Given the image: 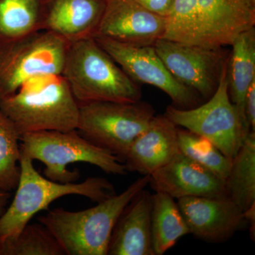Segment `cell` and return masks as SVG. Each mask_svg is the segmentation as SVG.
I'll return each instance as SVG.
<instances>
[{"label": "cell", "mask_w": 255, "mask_h": 255, "mask_svg": "<svg viewBox=\"0 0 255 255\" xmlns=\"http://www.w3.org/2000/svg\"><path fill=\"white\" fill-rule=\"evenodd\" d=\"M163 38L208 48L231 46L255 27L252 0H174Z\"/></svg>", "instance_id": "cell-1"}, {"label": "cell", "mask_w": 255, "mask_h": 255, "mask_svg": "<svg viewBox=\"0 0 255 255\" xmlns=\"http://www.w3.org/2000/svg\"><path fill=\"white\" fill-rule=\"evenodd\" d=\"M142 175L119 194L82 211L55 209L38 218L59 243L66 255H107L116 223L126 206L150 184Z\"/></svg>", "instance_id": "cell-2"}, {"label": "cell", "mask_w": 255, "mask_h": 255, "mask_svg": "<svg viewBox=\"0 0 255 255\" xmlns=\"http://www.w3.org/2000/svg\"><path fill=\"white\" fill-rule=\"evenodd\" d=\"M0 110L20 135L78 129L80 104L61 74L31 79L12 95L0 101Z\"/></svg>", "instance_id": "cell-3"}, {"label": "cell", "mask_w": 255, "mask_h": 255, "mask_svg": "<svg viewBox=\"0 0 255 255\" xmlns=\"http://www.w3.org/2000/svg\"><path fill=\"white\" fill-rule=\"evenodd\" d=\"M61 75L79 104L141 100L138 84L128 76L95 38L70 43Z\"/></svg>", "instance_id": "cell-4"}, {"label": "cell", "mask_w": 255, "mask_h": 255, "mask_svg": "<svg viewBox=\"0 0 255 255\" xmlns=\"http://www.w3.org/2000/svg\"><path fill=\"white\" fill-rule=\"evenodd\" d=\"M14 199L0 216V237L3 241L16 236L35 215L57 199L69 195L85 196L100 202L117 194L105 178L91 177L80 183L55 182L42 176L33 161L21 153L20 175Z\"/></svg>", "instance_id": "cell-5"}, {"label": "cell", "mask_w": 255, "mask_h": 255, "mask_svg": "<svg viewBox=\"0 0 255 255\" xmlns=\"http://www.w3.org/2000/svg\"><path fill=\"white\" fill-rule=\"evenodd\" d=\"M20 148L23 155L44 164L45 177L55 182H77L80 172L67 169L68 164L76 162L93 164L107 174L125 175L128 172L119 157L87 140L77 130L23 134Z\"/></svg>", "instance_id": "cell-6"}, {"label": "cell", "mask_w": 255, "mask_h": 255, "mask_svg": "<svg viewBox=\"0 0 255 255\" xmlns=\"http://www.w3.org/2000/svg\"><path fill=\"white\" fill-rule=\"evenodd\" d=\"M70 45L43 30L0 43V101L32 78L62 74Z\"/></svg>", "instance_id": "cell-7"}, {"label": "cell", "mask_w": 255, "mask_h": 255, "mask_svg": "<svg viewBox=\"0 0 255 255\" xmlns=\"http://www.w3.org/2000/svg\"><path fill=\"white\" fill-rule=\"evenodd\" d=\"M155 116L150 104L142 102H94L80 104L77 130L95 145L123 161L129 147Z\"/></svg>", "instance_id": "cell-8"}, {"label": "cell", "mask_w": 255, "mask_h": 255, "mask_svg": "<svg viewBox=\"0 0 255 255\" xmlns=\"http://www.w3.org/2000/svg\"><path fill=\"white\" fill-rule=\"evenodd\" d=\"M164 115L177 127L209 140L230 159L236 156L248 135L230 97L228 66L206 103L191 109L168 106Z\"/></svg>", "instance_id": "cell-9"}, {"label": "cell", "mask_w": 255, "mask_h": 255, "mask_svg": "<svg viewBox=\"0 0 255 255\" xmlns=\"http://www.w3.org/2000/svg\"><path fill=\"white\" fill-rule=\"evenodd\" d=\"M95 38L132 81L157 87L168 95L178 108H194L199 104L200 95L174 78L153 46L128 44L104 36Z\"/></svg>", "instance_id": "cell-10"}, {"label": "cell", "mask_w": 255, "mask_h": 255, "mask_svg": "<svg viewBox=\"0 0 255 255\" xmlns=\"http://www.w3.org/2000/svg\"><path fill=\"white\" fill-rule=\"evenodd\" d=\"M155 51L178 81L209 99L219 87L227 68L230 53L222 48H208L160 38Z\"/></svg>", "instance_id": "cell-11"}, {"label": "cell", "mask_w": 255, "mask_h": 255, "mask_svg": "<svg viewBox=\"0 0 255 255\" xmlns=\"http://www.w3.org/2000/svg\"><path fill=\"white\" fill-rule=\"evenodd\" d=\"M167 18L134 0H107L97 36L135 45L154 46L163 38Z\"/></svg>", "instance_id": "cell-12"}, {"label": "cell", "mask_w": 255, "mask_h": 255, "mask_svg": "<svg viewBox=\"0 0 255 255\" xmlns=\"http://www.w3.org/2000/svg\"><path fill=\"white\" fill-rule=\"evenodd\" d=\"M177 204L190 234L206 242L227 241L246 222L243 211L228 196L184 197Z\"/></svg>", "instance_id": "cell-13"}, {"label": "cell", "mask_w": 255, "mask_h": 255, "mask_svg": "<svg viewBox=\"0 0 255 255\" xmlns=\"http://www.w3.org/2000/svg\"><path fill=\"white\" fill-rule=\"evenodd\" d=\"M150 177V184L156 192L177 200L191 196H228L226 181L181 152Z\"/></svg>", "instance_id": "cell-14"}, {"label": "cell", "mask_w": 255, "mask_h": 255, "mask_svg": "<svg viewBox=\"0 0 255 255\" xmlns=\"http://www.w3.org/2000/svg\"><path fill=\"white\" fill-rule=\"evenodd\" d=\"M178 127L165 115L155 116L132 142L123 158L129 172L150 175L180 152Z\"/></svg>", "instance_id": "cell-15"}, {"label": "cell", "mask_w": 255, "mask_h": 255, "mask_svg": "<svg viewBox=\"0 0 255 255\" xmlns=\"http://www.w3.org/2000/svg\"><path fill=\"white\" fill-rule=\"evenodd\" d=\"M107 0H44L43 30L70 43L95 38Z\"/></svg>", "instance_id": "cell-16"}, {"label": "cell", "mask_w": 255, "mask_h": 255, "mask_svg": "<svg viewBox=\"0 0 255 255\" xmlns=\"http://www.w3.org/2000/svg\"><path fill=\"white\" fill-rule=\"evenodd\" d=\"M152 194L139 191L114 226L107 255H155L151 232Z\"/></svg>", "instance_id": "cell-17"}, {"label": "cell", "mask_w": 255, "mask_h": 255, "mask_svg": "<svg viewBox=\"0 0 255 255\" xmlns=\"http://www.w3.org/2000/svg\"><path fill=\"white\" fill-rule=\"evenodd\" d=\"M231 46L228 65L230 97L245 132L249 134L251 130L245 115V101L248 89L255 80V28L241 33Z\"/></svg>", "instance_id": "cell-18"}, {"label": "cell", "mask_w": 255, "mask_h": 255, "mask_svg": "<svg viewBox=\"0 0 255 255\" xmlns=\"http://www.w3.org/2000/svg\"><path fill=\"white\" fill-rule=\"evenodd\" d=\"M151 232L155 255H164L181 238L190 234L177 202L168 194H152Z\"/></svg>", "instance_id": "cell-19"}, {"label": "cell", "mask_w": 255, "mask_h": 255, "mask_svg": "<svg viewBox=\"0 0 255 255\" xmlns=\"http://www.w3.org/2000/svg\"><path fill=\"white\" fill-rule=\"evenodd\" d=\"M226 186L228 197L243 212L255 206V132H249L232 159Z\"/></svg>", "instance_id": "cell-20"}, {"label": "cell", "mask_w": 255, "mask_h": 255, "mask_svg": "<svg viewBox=\"0 0 255 255\" xmlns=\"http://www.w3.org/2000/svg\"><path fill=\"white\" fill-rule=\"evenodd\" d=\"M44 0H0V43L43 31Z\"/></svg>", "instance_id": "cell-21"}, {"label": "cell", "mask_w": 255, "mask_h": 255, "mask_svg": "<svg viewBox=\"0 0 255 255\" xmlns=\"http://www.w3.org/2000/svg\"><path fill=\"white\" fill-rule=\"evenodd\" d=\"M177 136L181 153L223 180H226L231 171L232 159L226 157L208 139L187 129L178 127Z\"/></svg>", "instance_id": "cell-22"}, {"label": "cell", "mask_w": 255, "mask_h": 255, "mask_svg": "<svg viewBox=\"0 0 255 255\" xmlns=\"http://www.w3.org/2000/svg\"><path fill=\"white\" fill-rule=\"evenodd\" d=\"M20 134L0 110V191L11 192L17 187L20 175Z\"/></svg>", "instance_id": "cell-23"}, {"label": "cell", "mask_w": 255, "mask_h": 255, "mask_svg": "<svg viewBox=\"0 0 255 255\" xmlns=\"http://www.w3.org/2000/svg\"><path fill=\"white\" fill-rule=\"evenodd\" d=\"M4 243V255H65L53 235L40 222L28 223Z\"/></svg>", "instance_id": "cell-24"}, {"label": "cell", "mask_w": 255, "mask_h": 255, "mask_svg": "<svg viewBox=\"0 0 255 255\" xmlns=\"http://www.w3.org/2000/svg\"><path fill=\"white\" fill-rule=\"evenodd\" d=\"M155 14L167 17L170 14L174 0H134Z\"/></svg>", "instance_id": "cell-25"}, {"label": "cell", "mask_w": 255, "mask_h": 255, "mask_svg": "<svg viewBox=\"0 0 255 255\" xmlns=\"http://www.w3.org/2000/svg\"><path fill=\"white\" fill-rule=\"evenodd\" d=\"M245 115L251 131L255 132V80L252 82L245 101Z\"/></svg>", "instance_id": "cell-26"}, {"label": "cell", "mask_w": 255, "mask_h": 255, "mask_svg": "<svg viewBox=\"0 0 255 255\" xmlns=\"http://www.w3.org/2000/svg\"><path fill=\"white\" fill-rule=\"evenodd\" d=\"M244 214L245 219L247 223L250 225V230H251V236L252 238L253 237V241H255V206H253L251 209L247 210L243 212Z\"/></svg>", "instance_id": "cell-27"}, {"label": "cell", "mask_w": 255, "mask_h": 255, "mask_svg": "<svg viewBox=\"0 0 255 255\" xmlns=\"http://www.w3.org/2000/svg\"><path fill=\"white\" fill-rule=\"evenodd\" d=\"M11 197V192L0 191V216L4 213L6 206L9 204Z\"/></svg>", "instance_id": "cell-28"}, {"label": "cell", "mask_w": 255, "mask_h": 255, "mask_svg": "<svg viewBox=\"0 0 255 255\" xmlns=\"http://www.w3.org/2000/svg\"><path fill=\"white\" fill-rule=\"evenodd\" d=\"M4 241L0 237V255H4Z\"/></svg>", "instance_id": "cell-29"}, {"label": "cell", "mask_w": 255, "mask_h": 255, "mask_svg": "<svg viewBox=\"0 0 255 255\" xmlns=\"http://www.w3.org/2000/svg\"><path fill=\"white\" fill-rule=\"evenodd\" d=\"M252 1H253V2H255V0H252Z\"/></svg>", "instance_id": "cell-30"}]
</instances>
